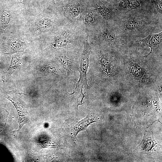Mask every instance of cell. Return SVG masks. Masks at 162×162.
I'll return each mask as SVG.
<instances>
[{"label":"cell","mask_w":162,"mask_h":162,"mask_svg":"<svg viewBox=\"0 0 162 162\" xmlns=\"http://www.w3.org/2000/svg\"><path fill=\"white\" fill-rule=\"evenodd\" d=\"M71 42L70 33L67 30L63 32L57 38L53 46L54 47H63L68 46Z\"/></svg>","instance_id":"cell-3"},{"label":"cell","mask_w":162,"mask_h":162,"mask_svg":"<svg viewBox=\"0 0 162 162\" xmlns=\"http://www.w3.org/2000/svg\"><path fill=\"white\" fill-rule=\"evenodd\" d=\"M67 10L70 15L73 18L77 16L80 11V7L78 3L69 5L67 7Z\"/></svg>","instance_id":"cell-6"},{"label":"cell","mask_w":162,"mask_h":162,"mask_svg":"<svg viewBox=\"0 0 162 162\" xmlns=\"http://www.w3.org/2000/svg\"><path fill=\"white\" fill-rule=\"evenodd\" d=\"M154 4L157 9L160 12L162 13V2L159 0H156L154 2Z\"/></svg>","instance_id":"cell-16"},{"label":"cell","mask_w":162,"mask_h":162,"mask_svg":"<svg viewBox=\"0 0 162 162\" xmlns=\"http://www.w3.org/2000/svg\"><path fill=\"white\" fill-rule=\"evenodd\" d=\"M139 5V3L136 0H122L119 4L120 9H126L135 8Z\"/></svg>","instance_id":"cell-7"},{"label":"cell","mask_w":162,"mask_h":162,"mask_svg":"<svg viewBox=\"0 0 162 162\" xmlns=\"http://www.w3.org/2000/svg\"><path fill=\"white\" fill-rule=\"evenodd\" d=\"M159 145L154 140L152 132L146 131L143 139L138 146L139 150L142 152L150 153L153 148Z\"/></svg>","instance_id":"cell-2"},{"label":"cell","mask_w":162,"mask_h":162,"mask_svg":"<svg viewBox=\"0 0 162 162\" xmlns=\"http://www.w3.org/2000/svg\"><path fill=\"white\" fill-rule=\"evenodd\" d=\"M21 2H22L25 3L26 2V0H20Z\"/></svg>","instance_id":"cell-17"},{"label":"cell","mask_w":162,"mask_h":162,"mask_svg":"<svg viewBox=\"0 0 162 162\" xmlns=\"http://www.w3.org/2000/svg\"><path fill=\"white\" fill-rule=\"evenodd\" d=\"M95 122L92 120L86 118L79 122H77L71 127V130L73 134V136L76 138L78 133L85 129L90 123Z\"/></svg>","instance_id":"cell-4"},{"label":"cell","mask_w":162,"mask_h":162,"mask_svg":"<svg viewBox=\"0 0 162 162\" xmlns=\"http://www.w3.org/2000/svg\"><path fill=\"white\" fill-rule=\"evenodd\" d=\"M88 36L85 39L83 52L82 55L80 66V76L79 80L82 81L85 86L88 85L87 83L86 74L89 64V58L91 51V48L89 44Z\"/></svg>","instance_id":"cell-1"},{"label":"cell","mask_w":162,"mask_h":162,"mask_svg":"<svg viewBox=\"0 0 162 162\" xmlns=\"http://www.w3.org/2000/svg\"><path fill=\"white\" fill-rule=\"evenodd\" d=\"M58 59L68 75L70 73L72 67L69 59L66 55H62L59 56Z\"/></svg>","instance_id":"cell-5"},{"label":"cell","mask_w":162,"mask_h":162,"mask_svg":"<svg viewBox=\"0 0 162 162\" xmlns=\"http://www.w3.org/2000/svg\"><path fill=\"white\" fill-rule=\"evenodd\" d=\"M95 17L93 14L91 12H87L84 17V22L86 24H91L94 21Z\"/></svg>","instance_id":"cell-13"},{"label":"cell","mask_w":162,"mask_h":162,"mask_svg":"<svg viewBox=\"0 0 162 162\" xmlns=\"http://www.w3.org/2000/svg\"><path fill=\"white\" fill-rule=\"evenodd\" d=\"M102 36L105 40L109 42H112L116 37L115 33L108 30H106L103 32Z\"/></svg>","instance_id":"cell-10"},{"label":"cell","mask_w":162,"mask_h":162,"mask_svg":"<svg viewBox=\"0 0 162 162\" xmlns=\"http://www.w3.org/2000/svg\"><path fill=\"white\" fill-rule=\"evenodd\" d=\"M162 33V32H161L158 34L151 35L150 42L152 44L156 45L159 44L161 41Z\"/></svg>","instance_id":"cell-12"},{"label":"cell","mask_w":162,"mask_h":162,"mask_svg":"<svg viewBox=\"0 0 162 162\" xmlns=\"http://www.w3.org/2000/svg\"><path fill=\"white\" fill-rule=\"evenodd\" d=\"M43 70L45 72L54 74H57L58 71L56 67L52 65H50L45 67Z\"/></svg>","instance_id":"cell-14"},{"label":"cell","mask_w":162,"mask_h":162,"mask_svg":"<svg viewBox=\"0 0 162 162\" xmlns=\"http://www.w3.org/2000/svg\"><path fill=\"white\" fill-rule=\"evenodd\" d=\"M139 22L136 19H131L128 20L125 24V27L128 30L135 29L139 27Z\"/></svg>","instance_id":"cell-11"},{"label":"cell","mask_w":162,"mask_h":162,"mask_svg":"<svg viewBox=\"0 0 162 162\" xmlns=\"http://www.w3.org/2000/svg\"><path fill=\"white\" fill-rule=\"evenodd\" d=\"M100 63L102 69L106 73H110L109 62L106 56L101 51L100 53Z\"/></svg>","instance_id":"cell-8"},{"label":"cell","mask_w":162,"mask_h":162,"mask_svg":"<svg viewBox=\"0 0 162 162\" xmlns=\"http://www.w3.org/2000/svg\"><path fill=\"white\" fill-rule=\"evenodd\" d=\"M12 60L11 61L10 68H14L16 65H18L19 64V62L20 61L19 59L16 57L13 56L12 57Z\"/></svg>","instance_id":"cell-15"},{"label":"cell","mask_w":162,"mask_h":162,"mask_svg":"<svg viewBox=\"0 0 162 162\" xmlns=\"http://www.w3.org/2000/svg\"><path fill=\"white\" fill-rule=\"evenodd\" d=\"M97 10L102 17L105 20H108L111 15L110 10L106 7L103 6H98Z\"/></svg>","instance_id":"cell-9"}]
</instances>
